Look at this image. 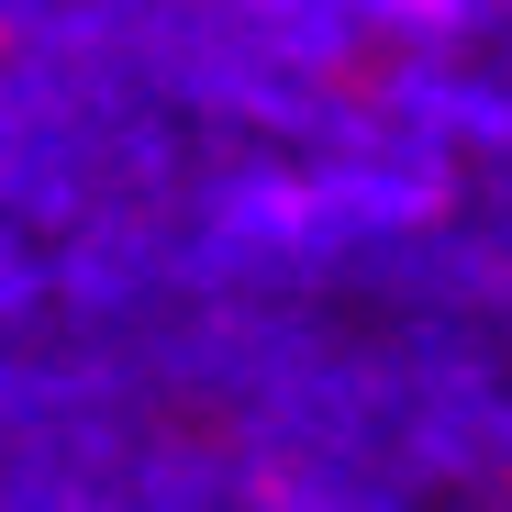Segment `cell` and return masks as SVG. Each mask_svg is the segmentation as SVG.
<instances>
[{"instance_id": "cell-1", "label": "cell", "mask_w": 512, "mask_h": 512, "mask_svg": "<svg viewBox=\"0 0 512 512\" xmlns=\"http://www.w3.org/2000/svg\"><path fill=\"white\" fill-rule=\"evenodd\" d=\"M334 12H379V23H435V12H457V0H334Z\"/></svg>"}]
</instances>
